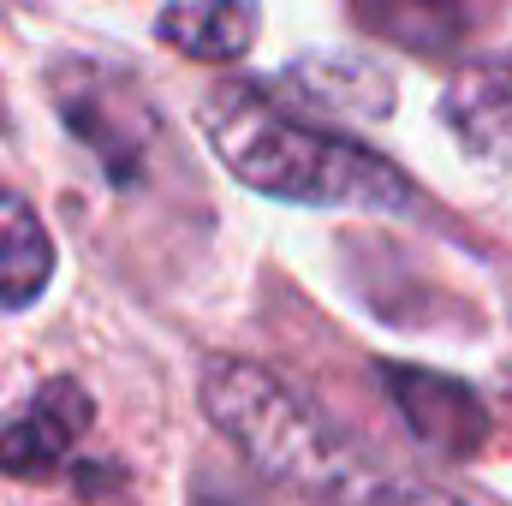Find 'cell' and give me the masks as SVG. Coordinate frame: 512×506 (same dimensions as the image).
<instances>
[{"label": "cell", "instance_id": "obj_1", "mask_svg": "<svg viewBox=\"0 0 512 506\" xmlns=\"http://www.w3.org/2000/svg\"><path fill=\"white\" fill-rule=\"evenodd\" d=\"M203 126H209L215 155L251 191L316 203V209H376V215L411 209V185L393 161L340 131L298 126L274 96H262L251 84H221L203 102Z\"/></svg>", "mask_w": 512, "mask_h": 506}, {"label": "cell", "instance_id": "obj_2", "mask_svg": "<svg viewBox=\"0 0 512 506\" xmlns=\"http://www.w3.org/2000/svg\"><path fill=\"white\" fill-rule=\"evenodd\" d=\"M203 411L245 453V465L322 506H358L382 483L286 381L245 358H215L203 370Z\"/></svg>", "mask_w": 512, "mask_h": 506}, {"label": "cell", "instance_id": "obj_3", "mask_svg": "<svg viewBox=\"0 0 512 506\" xmlns=\"http://www.w3.org/2000/svg\"><path fill=\"white\" fill-rule=\"evenodd\" d=\"M382 381L393 387L411 435L447 459H471L489 441V411L483 399L453 376H429V370H382Z\"/></svg>", "mask_w": 512, "mask_h": 506}, {"label": "cell", "instance_id": "obj_4", "mask_svg": "<svg viewBox=\"0 0 512 506\" xmlns=\"http://www.w3.org/2000/svg\"><path fill=\"white\" fill-rule=\"evenodd\" d=\"M90 429V399L78 381H48L18 417L0 423V471L6 477H48L66 465L72 441Z\"/></svg>", "mask_w": 512, "mask_h": 506}, {"label": "cell", "instance_id": "obj_5", "mask_svg": "<svg viewBox=\"0 0 512 506\" xmlns=\"http://www.w3.org/2000/svg\"><path fill=\"white\" fill-rule=\"evenodd\" d=\"M441 114L459 149L483 167H512V60H471L453 72Z\"/></svg>", "mask_w": 512, "mask_h": 506}, {"label": "cell", "instance_id": "obj_6", "mask_svg": "<svg viewBox=\"0 0 512 506\" xmlns=\"http://www.w3.org/2000/svg\"><path fill=\"white\" fill-rule=\"evenodd\" d=\"M161 42L191 60L227 66L256 42V0H167Z\"/></svg>", "mask_w": 512, "mask_h": 506}, {"label": "cell", "instance_id": "obj_7", "mask_svg": "<svg viewBox=\"0 0 512 506\" xmlns=\"http://www.w3.org/2000/svg\"><path fill=\"white\" fill-rule=\"evenodd\" d=\"M54 268V245L36 221V209L18 191H0V310H24L42 298Z\"/></svg>", "mask_w": 512, "mask_h": 506}, {"label": "cell", "instance_id": "obj_8", "mask_svg": "<svg viewBox=\"0 0 512 506\" xmlns=\"http://www.w3.org/2000/svg\"><path fill=\"white\" fill-rule=\"evenodd\" d=\"M370 30L417 54H447L471 30V0H352Z\"/></svg>", "mask_w": 512, "mask_h": 506}, {"label": "cell", "instance_id": "obj_9", "mask_svg": "<svg viewBox=\"0 0 512 506\" xmlns=\"http://www.w3.org/2000/svg\"><path fill=\"white\" fill-rule=\"evenodd\" d=\"M358 506H459V501L441 495V489H417V483H376Z\"/></svg>", "mask_w": 512, "mask_h": 506}]
</instances>
